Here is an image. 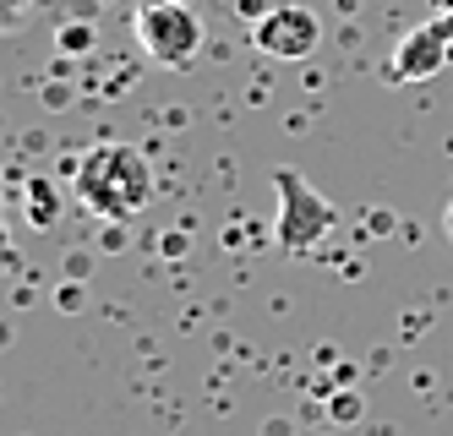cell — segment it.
<instances>
[{"label": "cell", "mask_w": 453, "mask_h": 436, "mask_svg": "<svg viewBox=\"0 0 453 436\" xmlns=\"http://www.w3.org/2000/svg\"><path fill=\"white\" fill-rule=\"evenodd\" d=\"M448 224H453V218H448Z\"/></svg>", "instance_id": "obj_6"}, {"label": "cell", "mask_w": 453, "mask_h": 436, "mask_svg": "<svg viewBox=\"0 0 453 436\" xmlns=\"http://www.w3.org/2000/svg\"><path fill=\"white\" fill-rule=\"evenodd\" d=\"M279 196H284V208H279V246L284 251H306L334 229V203L317 196L311 186H301L296 170H279Z\"/></svg>", "instance_id": "obj_4"}, {"label": "cell", "mask_w": 453, "mask_h": 436, "mask_svg": "<svg viewBox=\"0 0 453 436\" xmlns=\"http://www.w3.org/2000/svg\"><path fill=\"white\" fill-rule=\"evenodd\" d=\"M203 39H208V27L186 0H142L137 6V44L165 72H180V65L197 60Z\"/></svg>", "instance_id": "obj_2"}, {"label": "cell", "mask_w": 453, "mask_h": 436, "mask_svg": "<svg viewBox=\"0 0 453 436\" xmlns=\"http://www.w3.org/2000/svg\"><path fill=\"white\" fill-rule=\"evenodd\" d=\"M453 55V11L426 22V27H415L410 39L399 44L394 65H388V77H399V82H420V77H432L437 65Z\"/></svg>", "instance_id": "obj_5"}, {"label": "cell", "mask_w": 453, "mask_h": 436, "mask_svg": "<svg viewBox=\"0 0 453 436\" xmlns=\"http://www.w3.org/2000/svg\"><path fill=\"white\" fill-rule=\"evenodd\" d=\"M77 203L104 218V224H126L137 218L153 203V164L132 148V142H99L77 158V175H72Z\"/></svg>", "instance_id": "obj_1"}, {"label": "cell", "mask_w": 453, "mask_h": 436, "mask_svg": "<svg viewBox=\"0 0 453 436\" xmlns=\"http://www.w3.org/2000/svg\"><path fill=\"white\" fill-rule=\"evenodd\" d=\"M251 44L273 55V60H306L322 44V22L311 6H296V0H279L263 17L251 22Z\"/></svg>", "instance_id": "obj_3"}]
</instances>
